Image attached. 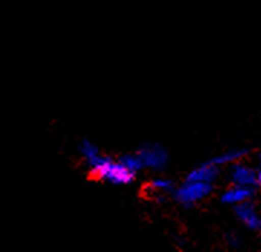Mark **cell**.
<instances>
[{"label":"cell","instance_id":"3","mask_svg":"<svg viewBox=\"0 0 261 252\" xmlns=\"http://www.w3.org/2000/svg\"><path fill=\"white\" fill-rule=\"evenodd\" d=\"M136 154L142 160L143 169H150L154 172L165 170L169 163L168 150L159 143H143L137 147Z\"/></svg>","mask_w":261,"mask_h":252},{"label":"cell","instance_id":"5","mask_svg":"<svg viewBox=\"0 0 261 252\" xmlns=\"http://www.w3.org/2000/svg\"><path fill=\"white\" fill-rule=\"evenodd\" d=\"M237 219L250 231H261V216L251 201L243 202L234 206Z\"/></svg>","mask_w":261,"mask_h":252},{"label":"cell","instance_id":"2","mask_svg":"<svg viewBox=\"0 0 261 252\" xmlns=\"http://www.w3.org/2000/svg\"><path fill=\"white\" fill-rule=\"evenodd\" d=\"M212 190H214V185H211V183H203V182L185 179V182L182 185L175 187L173 196L182 206L192 208L198 202L208 198L212 193Z\"/></svg>","mask_w":261,"mask_h":252},{"label":"cell","instance_id":"6","mask_svg":"<svg viewBox=\"0 0 261 252\" xmlns=\"http://www.w3.org/2000/svg\"><path fill=\"white\" fill-rule=\"evenodd\" d=\"M254 187H248V186H238L231 185L228 189H225L222 194H221V202L229 205V206H236L238 203L243 202L251 201L254 198Z\"/></svg>","mask_w":261,"mask_h":252},{"label":"cell","instance_id":"11","mask_svg":"<svg viewBox=\"0 0 261 252\" xmlns=\"http://www.w3.org/2000/svg\"><path fill=\"white\" fill-rule=\"evenodd\" d=\"M225 242L231 248H238L243 244V238L238 235V232H236V231H229L225 234Z\"/></svg>","mask_w":261,"mask_h":252},{"label":"cell","instance_id":"12","mask_svg":"<svg viewBox=\"0 0 261 252\" xmlns=\"http://www.w3.org/2000/svg\"><path fill=\"white\" fill-rule=\"evenodd\" d=\"M257 183L261 186V164L260 167H258V170H257Z\"/></svg>","mask_w":261,"mask_h":252},{"label":"cell","instance_id":"13","mask_svg":"<svg viewBox=\"0 0 261 252\" xmlns=\"http://www.w3.org/2000/svg\"><path fill=\"white\" fill-rule=\"evenodd\" d=\"M260 160H261V153H260Z\"/></svg>","mask_w":261,"mask_h":252},{"label":"cell","instance_id":"7","mask_svg":"<svg viewBox=\"0 0 261 252\" xmlns=\"http://www.w3.org/2000/svg\"><path fill=\"white\" fill-rule=\"evenodd\" d=\"M218 177L219 166L211 163V161L196 166L186 175L188 180H196V182H203V183H211V185H214L218 180Z\"/></svg>","mask_w":261,"mask_h":252},{"label":"cell","instance_id":"8","mask_svg":"<svg viewBox=\"0 0 261 252\" xmlns=\"http://www.w3.org/2000/svg\"><path fill=\"white\" fill-rule=\"evenodd\" d=\"M147 190L150 192V198L156 202H165L169 193H173L175 183L168 177H156L147 186Z\"/></svg>","mask_w":261,"mask_h":252},{"label":"cell","instance_id":"4","mask_svg":"<svg viewBox=\"0 0 261 252\" xmlns=\"http://www.w3.org/2000/svg\"><path fill=\"white\" fill-rule=\"evenodd\" d=\"M228 177H229L231 185L248 186V187H254L258 185L257 183V170H254L248 164L243 163L241 160L229 164Z\"/></svg>","mask_w":261,"mask_h":252},{"label":"cell","instance_id":"1","mask_svg":"<svg viewBox=\"0 0 261 252\" xmlns=\"http://www.w3.org/2000/svg\"><path fill=\"white\" fill-rule=\"evenodd\" d=\"M85 164L98 179L109 182L111 185H127L135 177V175L130 173L118 160L102 156L101 153H98L91 160L85 161Z\"/></svg>","mask_w":261,"mask_h":252},{"label":"cell","instance_id":"9","mask_svg":"<svg viewBox=\"0 0 261 252\" xmlns=\"http://www.w3.org/2000/svg\"><path fill=\"white\" fill-rule=\"evenodd\" d=\"M248 150L247 149H229V150L222 151L217 156H214L212 159L210 160L211 163L217 164V166H224V164H232L236 161H240L247 156Z\"/></svg>","mask_w":261,"mask_h":252},{"label":"cell","instance_id":"10","mask_svg":"<svg viewBox=\"0 0 261 252\" xmlns=\"http://www.w3.org/2000/svg\"><path fill=\"white\" fill-rule=\"evenodd\" d=\"M118 161L124 166V167L130 172V173H133V175H136L137 172H140L142 169H143V164H142V160H140V157L136 154L135 153H127V154H123L120 159H118Z\"/></svg>","mask_w":261,"mask_h":252}]
</instances>
